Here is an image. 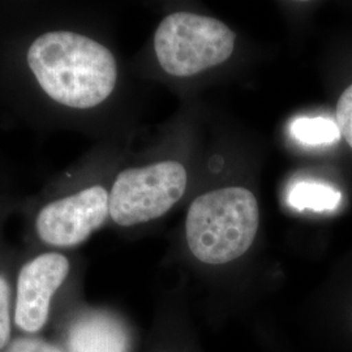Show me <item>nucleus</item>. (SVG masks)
Masks as SVG:
<instances>
[{"label": "nucleus", "mask_w": 352, "mask_h": 352, "mask_svg": "<svg viewBox=\"0 0 352 352\" xmlns=\"http://www.w3.org/2000/svg\"><path fill=\"white\" fill-rule=\"evenodd\" d=\"M28 63L54 101L74 109L98 106L116 84L118 69L111 51L71 32L38 37L28 51Z\"/></svg>", "instance_id": "nucleus-1"}, {"label": "nucleus", "mask_w": 352, "mask_h": 352, "mask_svg": "<svg viewBox=\"0 0 352 352\" xmlns=\"http://www.w3.org/2000/svg\"><path fill=\"white\" fill-rule=\"evenodd\" d=\"M258 225L260 209L251 190L228 187L204 193L187 214L189 250L204 264H228L251 248Z\"/></svg>", "instance_id": "nucleus-2"}, {"label": "nucleus", "mask_w": 352, "mask_h": 352, "mask_svg": "<svg viewBox=\"0 0 352 352\" xmlns=\"http://www.w3.org/2000/svg\"><path fill=\"white\" fill-rule=\"evenodd\" d=\"M235 33L213 17L177 12L164 17L154 37L158 62L168 75L189 77L226 62Z\"/></svg>", "instance_id": "nucleus-3"}, {"label": "nucleus", "mask_w": 352, "mask_h": 352, "mask_svg": "<svg viewBox=\"0 0 352 352\" xmlns=\"http://www.w3.org/2000/svg\"><path fill=\"white\" fill-rule=\"evenodd\" d=\"M187 170L174 161L128 168L109 193L110 217L119 226H135L167 213L187 188Z\"/></svg>", "instance_id": "nucleus-4"}, {"label": "nucleus", "mask_w": 352, "mask_h": 352, "mask_svg": "<svg viewBox=\"0 0 352 352\" xmlns=\"http://www.w3.org/2000/svg\"><path fill=\"white\" fill-rule=\"evenodd\" d=\"M69 270V260L58 252L42 253L21 267L13 300V324L20 334L39 336L49 325L52 299Z\"/></svg>", "instance_id": "nucleus-5"}, {"label": "nucleus", "mask_w": 352, "mask_h": 352, "mask_svg": "<svg viewBox=\"0 0 352 352\" xmlns=\"http://www.w3.org/2000/svg\"><path fill=\"white\" fill-rule=\"evenodd\" d=\"M109 215V193L94 186L46 205L38 214L36 228L43 243L69 248L88 239Z\"/></svg>", "instance_id": "nucleus-6"}, {"label": "nucleus", "mask_w": 352, "mask_h": 352, "mask_svg": "<svg viewBox=\"0 0 352 352\" xmlns=\"http://www.w3.org/2000/svg\"><path fill=\"white\" fill-rule=\"evenodd\" d=\"M60 346L65 352H131V336L124 322L97 309L71 316L60 330Z\"/></svg>", "instance_id": "nucleus-7"}, {"label": "nucleus", "mask_w": 352, "mask_h": 352, "mask_svg": "<svg viewBox=\"0 0 352 352\" xmlns=\"http://www.w3.org/2000/svg\"><path fill=\"white\" fill-rule=\"evenodd\" d=\"M342 200L338 189L317 182H298L291 186L287 202L298 210L311 209L316 212L334 210Z\"/></svg>", "instance_id": "nucleus-8"}, {"label": "nucleus", "mask_w": 352, "mask_h": 352, "mask_svg": "<svg viewBox=\"0 0 352 352\" xmlns=\"http://www.w3.org/2000/svg\"><path fill=\"white\" fill-rule=\"evenodd\" d=\"M292 138L304 145H329L338 142L340 131L337 123L327 118H299L291 124Z\"/></svg>", "instance_id": "nucleus-9"}, {"label": "nucleus", "mask_w": 352, "mask_h": 352, "mask_svg": "<svg viewBox=\"0 0 352 352\" xmlns=\"http://www.w3.org/2000/svg\"><path fill=\"white\" fill-rule=\"evenodd\" d=\"M13 300L11 285L0 274V352L6 351L13 340Z\"/></svg>", "instance_id": "nucleus-10"}, {"label": "nucleus", "mask_w": 352, "mask_h": 352, "mask_svg": "<svg viewBox=\"0 0 352 352\" xmlns=\"http://www.w3.org/2000/svg\"><path fill=\"white\" fill-rule=\"evenodd\" d=\"M4 352H65L59 343L45 340L39 336L19 334L13 337Z\"/></svg>", "instance_id": "nucleus-11"}, {"label": "nucleus", "mask_w": 352, "mask_h": 352, "mask_svg": "<svg viewBox=\"0 0 352 352\" xmlns=\"http://www.w3.org/2000/svg\"><path fill=\"white\" fill-rule=\"evenodd\" d=\"M336 123L340 128V135L352 148V85L340 96L337 104Z\"/></svg>", "instance_id": "nucleus-12"}]
</instances>
